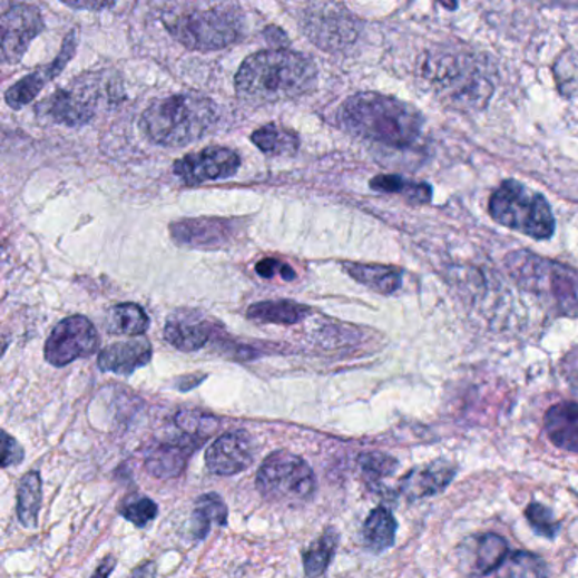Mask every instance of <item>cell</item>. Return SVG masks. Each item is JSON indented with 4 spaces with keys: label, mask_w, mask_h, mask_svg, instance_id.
Here are the masks:
<instances>
[{
    "label": "cell",
    "mask_w": 578,
    "mask_h": 578,
    "mask_svg": "<svg viewBox=\"0 0 578 578\" xmlns=\"http://www.w3.org/2000/svg\"><path fill=\"white\" fill-rule=\"evenodd\" d=\"M316 63L292 50H265L246 58L235 77L236 92L253 104L297 99L314 90Z\"/></svg>",
    "instance_id": "1"
},
{
    "label": "cell",
    "mask_w": 578,
    "mask_h": 578,
    "mask_svg": "<svg viewBox=\"0 0 578 578\" xmlns=\"http://www.w3.org/2000/svg\"><path fill=\"white\" fill-rule=\"evenodd\" d=\"M337 121L344 131L395 149L412 148L424 126L415 107L376 92H360L344 100Z\"/></svg>",
    "instance_id": "2"
},
{
    "label": "cell",
    "mask_w": 578,
    "mask_h": 578,
    "mask_svg": "<svg viewBox=\"0 0 578 578\" xmlns=\"http://www.w3.org/2000/svg\"><path fill=\"white\" fill-rule=\"evenodd\" d=\"M219 119V109L209 97L200 94H177L153 100L141 119L139 129L153 145L180 148L199 141Z\"/></svg>",
    "instance_id": "3"
},
{
    "label": "cell",
    "mask_w": 578,
    "mask_h": 578,
    "mask_svg": "<svg viewBox=\"0 0 578 578\" xmlns=\"http://www.w3.org/2000/svg\"><path fill=\"white\" fill-rule=\"evenodd\" d=\"M421 74L434 92L458 110H480L493 94L492 74L482 58L467 51H430L421 65Z\"/></svg>",
    "instance_id": "4"
},
{
    "label": "cell",
    "mask_w": 578,
    "mask_h": 578,
    "mask_svg": "<svg viewBox=\"0 0 578 578\" xmlns=\"http://www.w3.org/2000/svg\"><path fill=\"white\" fill-rule=\"evenodd\" d=\"M504 265L518 287L535 295L548 310L578 317V270L528 249L509 253Z\"/></svg>",
    "instance_id": "5"
},
{
    "label": "cell",
    "mask_w": 578,
    "mask_h": 578,
    "mask_svg": "<svg viewBox=\"0 0 578 578\" xmlns=\"http://www.w3.org/2000/svg\"><path fill=\"white\" fill-rule=\"evenodd\" d=\"M489 214L500 226L532 239H550L557 227L550 203L518 180H504L492 192Z\"/></svg>",
    "instance_id": "6"
},
{
    "label": "cell",
    "mask_w": 578,
    "mask_h": 578,
    "mask_svg": "<svg viewBox=\"0 0 578 578\" xmlns=\"http://www.w3.org/2000/svg\"><path fill=\"white\" fill-rule=\"evenodd\" d=\"M167 31L194 51H216L238 41L242 21L227 6L188 9L164 18Z\"/></svg>",
    "instance_id": "7"
},
{
    "label": "cell",
    "mask_w": 578,
    "mask_h": 578,
    "mask_svg": "<svg viewBox=\"0 0 578 578\" xmlns=\"http://www.w3.org/2000/svg\"><path fill=\"white\" fill-rule=\"evenodd\" d=\"M256 489L275 504H304L316 492V476L304 458L291 451H275L263 460Z\"/></svg>",
    "instance_id": "8"
},
{
    "label": "cell",
    "mask_w": 578,
    "mask_h": 578,
    "mask_svg": "<svg viewBox=\"0 0 578 578\" xmlns=\"http://www.w3.org/2000/svg\"><path fill=\"white\" fill-rule=\"evenodd\" d=\"M99 100L100 89L96 77L92 75L89 79V75H84L75 79L70 86L48 97L38 109L43 110L45 116L55 125L77 128L92 121Z\"/></svg>",
    "instance_id": "9"
},
{
    "label": "cell",
    "mask_w": 578,
    "mask_h": 578,
    "mask_svg": "<svg viewBox=\"0 0 578 578\" xmlns=\"http://www.w3.org/2000/svg\"><path fill=\"white\" fill-rule=\"evenodd\" d=\"M99 334L86 316L65 317L57 324L45 344V359L61 369L75 360L92 356L99 350Z\"/></svg>",
    "instance_id": "10"
},
{
    "label": "cell",
    "mask_w": 578,
    "mask_h": 578,
    "mask_svg": "<svg viewBox=\"0 0 578 578\" xmlns=\"http://www.w3.org/2000/svg\"><path fill=\"white\" fill-rule=\"evenodd\" d=\"M245 229L242 219H223V217H199V219H182L172 224V239L178 246L194 249L229 248Z\"/></svg>",
    "instance_id": "11"
},
{
    "label": "cell",
    "mask_w": 578,
    "mask_h": 578,
    "mask_svg": "<svg viewBox=\"0 0 578 578\" xmlns=\"http://www.w3.org/2000/svg\"><path fill=\"white\" fill-rule=\"evenodd\" d=\"M239 167L242 158L235 149L209 146L178 158L174 164V174L187 185H199L235 177Z\"/></svg>",
    "instance_id": "12"
},
{
    "label": "cell",
    "mask_w": 578,
    "mask_h": 578,
    "mask_svg": "<svg viewBox=\"0 0 578 578\" xmlns=\"http://www.w3.org/2000/svg\"><path fill=\"white\" fill-rule=\"evenodd\" d=\"M2 29V60L18 63L31 41L45 29L40 9L29 4H14L0 18Z\"/></svg>",
    "instance_id": "13"
},
{
    "label": "cell",
    "mask_w": 578,
    "mask_h": 578,
    "mask_svg": "<svg viewBox=\"0 0 578 578\" xmlns=\"http://www.w3.org/2000/svg\"><path fill=\"white\" fill-rule=\"evenodd\" d=\"M304 31L323 50H340L356 38L352 16L336 6H311L305 12Z\"/></svg>",
    "instance_id": "14"
},
{
    "label": "cell",
    "mask_w": 578,
    "mask_h": 578,
    "mask_svg": "<svg viewBox=\"0 0 578 578\" xmlns=\"http://www.w3.org/2000/svg\"><path fill=\"white\" fill-rule=\"evenodd\" d=\"M255 443L246 431H231L217 438L206 451V466L210 473L221 477L236 476L248 469L255 460Z\"/></svg>",
    "instance_id": "15"
},
{
    "label": "cell",
    "mask_w": 578,
    "mask_h": 578,
    "mask_svg": "<svg viewBox=\"0 0 578 578\" xmlns=\"http://www.w3.org/2000/svg\"><path fill=\"white\" fill-rule=\"evenodd\" d=\"M75 48H77V41H75V31H71L70 35L65 38L60 53H58V57L55 58L50 65H45V67L32 71V74L26 75L25 79L19 80L18 84H14V86L6 92V102H8V106L14 110H21L22 107L31 104L32 100L38 97V94L43 90V87L63 71L68 61L74 57Z\"/></svg>",
    "instance_id": "16"
},
{
    "label": "cell",
    "mask_w": 578,
    "mask_h": 578,
    "mask_svg": "<svg viewBox=\"0 0 578 578\" xmlns=\"http://www.w3.org/2000/svg\"><path fill=\"white\" fill-rule=\"evenodd\" d=\"M200 443L203 441L185 437L180 440L161 441V443L155 444L145 457L146 472L155 479H177L184 473L188 458L200 447Z\"/></svg>",
    "instance_id": "17"
},
{
    "label": "cell",
    "mask_w": 578,
    "mask_h": 578,
    "mask_svg": "<svg viewBox=\"0 0 578 578\" xmlns=\"http://www.w3.org/2000/svg\"><path fill=\"white\" fill-rule=\"evenodd\" d=\"M457 476V466L448 460H434L405 473L399 490L408 500L427 499L443 492Z\"/></svg>",
    "instance_id": "18"
},
{
    "label": "cell",
    "mask_w": 578,
    "mask_h": 578,
    "mask_svg": "<svg viewBox=\"0 0 578 578\" xmlns=\"http://www.w3.org/2000/svg\"><path fill=\"white\" fill-rule=\"evenodd\" d=\"M214 326L196 311H178L168 317L164 330L165 340L180 350L190 353L204 349L213 336Z\"/></svg>",
    "instance_id": "19"
},
{
    "label": "cell",
    "mask_w": 578,
    "mask_h": 578,
    "mask_svg": "<svg viewBox=\"0 0 578 578\" xmlns=\"http://www.w3.org/2000/svg\"><path fill=\"white\" fill-rule=\"evenodd\" d=\"M151 356V343L146 337H133L102 350L99 355V369L116 375H131L136 370L148 365Z\"/></svg>",
    "instance_id": "20"
},
{
    "label": "cell",
    "mask_w": 578,
    "mask_h": 578,
    "mask_svg": "<svg viewBox=\"0 0 578 578\" xmlns=\"http://www.w3.org/2000/svg\"><path fill=\"white\" fill-rule=\"evenodd\" d=\"M545 431L555 447L578 453V402H560L545 414Z\"/></svg>",
    "instance_id": "21"
},
{
    "label": "cell",
    "mask_w": 578,
    "mask_h": 578,
    "mask_svg": "<svg viewBox=\"0 0 578 578\" xmlns=\"http://www.w3.org/2000/svg\"><path fill=\"white\" fill-rule=\"evenodd\" d=\"M344 272L365 287L383 295H392L401 288L402 270L379 263H341Z\"/></svg>",
    "instance_id": "22"
},
{
    "label": "cell",
    "mask_w": 578,
    "mask_h": 578,
    "mask_svg": "<svg viewBox=\"0 0 578 578\" xmlns=\"http://www.w3.org/2000/svg\"><path fill=\"white\" fill-rule=\"evenodd\" d=\"M310 307L294 301H287V298H281V301H263L249 305L246 316L255 323L291 326V324L304 321L305 317L310 316Z\"/></svg>",
    "instance_id": "23"
},
{
    "label": "cell",
    "mask_w": 578,
    "mask_h": 578,
    "mask_svg": "<svg viewBox=\"0 0 578 578\" xmlns=\"http://www.w3.org/2000/svg\"><path fill=\"white\" fill-rule=\"evenodd\" d=\"M363 541L373 553H382L394 547L398 535V521L388 508L373 509L363 525Z\"/></svg>",
    "instance_id": "24"
},
{
    "label": "cell",
    "mask_w": 578,
    "mask_h": 578,
    "mask_svg": "<svg viewBox=\"0 0 578 578\" xmlns=\"http://www.w3.org/2000/svg\"><path fill=\"white\" fill-rule=\"evenodd\" d=\"M370 188L382 194H395L404 197L409 204H428L433 197V188L424 182L409 180L401 175H376L370 180Z\"/></svg>",
    "instance_id": "25"
},
{
    "label": "cell",
    "mask_w": 578,
    "mask_h": 578,
    "mask_svg": "<svg viewBox=\"0 0 578 578\" xmlns=\"http://www.w3.org/2000/svg\"><path fill=\"white\" fill-rule=\"evenodd\" d=\"M227 506L219 493H204L197 499L194 516H192V532L197 539L209 535L214 525L226 526Z\"/></svg>",
    "instance_id": "26"
},
{
    "label": "cell",
    "mask_w": 578,
    "mask_h": 578,
    "mask_svg": "<svg viewBox=\"0 0 578 578\" xmlns=\"http://www.w3.org/2000/svg\"><path fill=\"white\" fill-rule=\"evenodd\" d=\"M252 141L265 155H272V157L294 155V153H297L298 146H301V139L294 131L274 125V123L256 129L252 135Z\"/></svg>",
    "instance_id": "27"
},
{
    "label": "cell",
    "mask_w": 578,
    "mask_h": 578,
    "mask_svg": "<svg viewBox=\"0 0 578 578\" xmlns=\"http://www.w3.org/2000/svg\"><path fill=\"white\" fill-rule=\"evenodd\" d=\"M43 487L38 472H29L22 477L18 489V518L26 528H36L40 519Z\"/></svg>",
    "instance_id": "28"
},
{
    "label": "cell",
    "mask_w": 578,
    "mask_h": 578,
    "mask_svg": "<svg viewBox=\"0 0 578 578\" xmlns=\"http://www.w3.org/2000/svg\"><path fill=\"white\" fill-rule=\"evenodd\" d=\"M107 327L114 334L139 337L148 331L149 317L141 305L125 302V304L114 305L110 310Z\"/></svg>",
    "instance_id": "29"
},
{
    "label": "cell",
    "mask_w": 578,
    "mask_h": 578,
    "mask_svg": "<svg viewBox=\"0 0 578 578\" xmlns=\"http://www.w3.org/2000/svg\"><path fill=\"white\" fill-rule=\"evenodd\" d=\"M337 545H340V535H337L336 529L327 528L323 536L302 555L305 577L320 578L330 567L331 560L336 553Z\"/></svg>",
    "instance_id": "30"
},
{
    "label": "cell",
    "mask_w": 578,
    "mask_h": 578,
    "mask_svg": "<svg viewBox=\"0 0 578 578\" xmlns=\"http://www.w3.org/2000/svg\"><path fill=\"white\" fill-rule=\"evenodd\" d=\"M497 578H548L547 561L529 551H511L496 571Z\"/></svg>",
    "instance_id": "31"
},
{
    "label": "cell",
    "mask_w": 578,
    "mask_h": 578,
    "mask_svg": "<svg viewBox=\"0 0 578 578\" xmlns=\"http://www.w3.org/2000/svg\"><path fill=\"white\" fill-rule=\"evenodd\" d=\"M509 545L502 536L483 535L476 551V570L479 575L496 574L497 568L509 557Z\"/></svg>",
    "instance_id": "32"
},
{
    "label": "cell",
    "mask_w": 578,
    "mask_h": 578,
    "mask_svg": "<svg viewBox=\"0 0 578 578\" xmlns=\"http://www.w3.org/2000/svg\"><path fill=\"white\" fill-rule=\"evenodd\" d=\"M175 422L184 431L185 437L199 441L210 437L216 431L217 424H219L216 418L199 411H180L175 415Z\"/></svg>",
    "instance_id": "33"
},
{
    "label": "cell",
    "mask_w": 578,
    "mask_h": 578,
    "mask_svg": "<svg viewBox=\"0 0 578 578\" xmlns=\"http://www.w3.org/2000/svg\"><path fill=\"white\" fill-rule=\"evenodd\" d=\"M360 467H362L363 476L369 483H380L383 479H388L398 469V461L389 454L383 453H363L360 457Z\"/></svg>",
    "instance_id": "34"
},
{
    "label": "cell",
    "mask_w": 578,
    "mask_h": 578,
    "mask_svg": "<svg viewBox=\"0 0 578 578\" xmlns=\"http://www.w3.org/2000/svg\"><path fill=\"white\" fill-rule=\"evenodd\" d=\"M119 515L133 522L136 528H145L148 522L157 518L158 506L155 504V500L148 499V497H133L121 506Z\"/></svg>",
    "instance_id": "35"
},
{
    "label": "cell",
    "mask_w": 578,
    "mask_h": 578,
    "mask_svg": "<svg viewBox=\"0 0 578 578\" xmlns=\"http://www.w3.org/2000/svg\"><path fill=\"white\" fill-rule=\"evenodd\" d=\"M526 519H528L531 528L538 535L545 538H555L560 531V522L555 519L553 512L547 506L539 504V502H531L526 509Z\"/></svg>",
    "instance_id": "36"
},
{
    "label": "cell",
    "mask_w": 578,
    "mask_h": 578,
    "mask_svg": "<svg viewBox=\"0 0 578 578\" xmlns=\"http://www.w3.org/2000/svg\"><path fill=\"white\" fill-rule=\"evenodd\" d=\"M256 274L262 278H272L278 274L287 282L295 281V277H297L291 265L277 258H265L256 263Z\"/></svg>",
    "instance_id": "37"
},
{
    "label": "cell",
    "mask_w": 578,
    "mask_h": 578,
    "mask_svg": "<svg viewBox=\"0 0 578 578\" xmlns=\"http://www.w3.org/2000/svg\"><path fill=\"white\" fill-rule=\"evenodd\" d=\"M25 460V450L21 444L4 433V441H2V469H9L12 466H19Z\"/></svg>",
    "instance_id": "38"
},
{
    "label": "cell",
    "mask_w": 578,
    "mask_h": 578,
    "mask_svg": "<svg viewBox=\"0 0 578 578\" xmlns=\"http://www.w3.org/2000/svg\"><path fill=\"white\" fill-rule=\"evenodd\" d=\"M564 375L570 385L571 392L578 398V352L570 353L564 360Z\"/></svg>",
    "instance_id": "39"
},
{
    "label": "cell",
    "mask_w": 578,
    "mask_h": 578,
    "mask_svg": "<svg viewBox=\"0 0 578 578\" xmlns=\"http://www.w3.org/2000/svg\"><path fill=\"white\" fill-rule=\"evenodd\" d=\"M67 8L77 9V11H102V9L114 8V2H63Z\"/></svg>",
    "instance_id": "40"
},
{
    "label": "cell",
    "mask_w": 578,
    "mask_h": 578,
    "mask_svg": "<svg viewBox=\"0 0 578 578\" xmlns=\"http://www.w3.org/2000/svg\"><path fill=\"white\" fill-rule=\"evenodd\" d=\"M114 568H116V558H114L112 555H107V557L100 561L99 567H97V570L94 571L90 578H109Z\"/></svg>",
    "instance_id": "41"
},
{
    "label": "cell",
    "mask_w": 578,
    "mask_h": 578,
    "mask_svg": "<svg viewBox=\"0 0 578 578\" xmlns=\"http://www.w3.org/2000/svg\"><path fill=\"white\" fill-rule=\"evenodd\" d=\"M131 578H157V565L153 561H145L133 571Z\"/></svg>",
    "instance_id": "42"
}]
</instances>
